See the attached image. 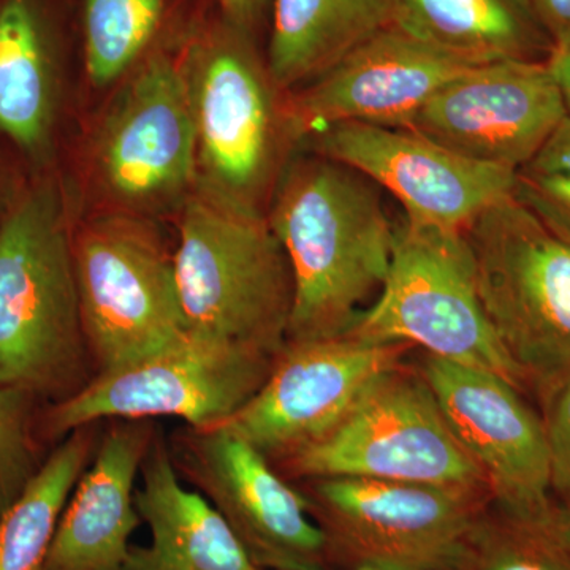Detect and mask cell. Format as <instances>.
<instances>
[{
	"label": "cell",
	"mask_w": 570,
	"mask_h": 570,
	"mask_svg": "<svg viewBox=\"0 0 570 570\" xmlns=\"http://www.w3.org/2000/svg\"><path fill=\"white\" fill-rule=\"evenodd\" d=\"M151 420H116L63 509L47 570H126L140 524L137 479L153 448Z\"/></svg>",
	"instance_id": "obj_18"
},
{
	"label": "cell",
	"mask_w": 570,
	"mask_h": 570,
	"mask_svg": "<svg viewBox=\"0 0 570 570\" xmlns=\"http://www.w3.org/2000/svg\"><path fill=\"white\" fill-rule=\"evenodd\" d=\"M223 17L250 37L261 31L272 0H214Z\"/></svg>",
	"instance_id": "obj_30"
},
{
	"label": "cell",
	"mask_w": 570,
	"mask_h": 570,
	"mask_svg": "<svg viewBox=\"0 0 570 570\" xmlns=\"http://www.w3.org/2000/svg\"><path fill=\"white\" fill-rule=\"evenodd\" d=\"M253 40L219 11L187 43L198 149L225 197L250 209L272 174L277 126L284 129Z\"/></svg>",
	"instance_id": "obj_10"
},
{
	"label": "cell",
	"mask_w": 570,
	"mask_h": 570,
	"mask_svg": "<svg viewBox=\"0 0 570 570\" xmlns=\"http://www.w3.org/2000/svg\"><path fill=\"white\" fill-rule=\"evenodd\" d=\"M186 0H77L85 69L92 85L107 86L154 52L174 50Z\"/></svg>",
	"instance_id": "obj_24"
},
{
	"label": "cell",
	"mask_w": 570,
	"mask_h": 570,
	"mask_svg": "<svg viewBox=\"0 0 570 570\" xmlns=\"http://www.w3.org/2000/svg\"><path fill=\"white\" fill-rule=\"evenodd\" d=\"M461 570H570V547L550 512L521 515L490 502L472 527Z\"/></svg>",
	"instance_id": "obj_25"
},
{
	"label": "cell",
	"mask_w": 570,
	"mask_h": 570,
	"mask_svg": "<svg viewBox=\"0 0 570 570\" xmlns=\"http://www.w3.org/2000/svg\"><path fill=\"white\" fill-rule=\"evenodd\" d=\"M417 370L485 475L491 502L521 515H547L553 502L549 441L521 390L490 371L428 354Z\"/></svg>",
	"instance_id": "obj_14"
},
{
	"label": "cell",
	"mask_w": 570,
	"mask_h": 570,
	"mask_svg": "<svg viewBox=\"0 0 570 570\" xmlns=\"http://www.w3.org/2000/svg\"><path fill=\"white\" fill-rule=\"evenodd\" d=\"M483 311L524 382L570 373V243L515 194L464 227Z\"/></svg>",
	"instance_id": "obj_4"
},
{
	"label": "cell",
	"mask_w": 570,
	"mask_h": 570,
	"mask_svg": "<svg viewBox=\"0 0 570 570\" xmlns=\"http://www.w3.org/2000/svg\"><path fill=\"white\" fill-rule=\"evenodd\" d=\"M409 348L347 335L287 343L253 400L220 428L269 461H283L330 433Z\"/></svg>",
	"instance_id": "obj_11"
},
{
	"label": "cell",
	"mask_w": 570,
	"mask_h": 570,
	"mask_svg": "<svg viewBox=\"0 0 570 570\" xmlns=\"http://www.w3.org/2000/svg\"><path fill=\"white\" fill-rule=\"evenodd\" d=\"M550 521L561 539L570 547V494L569 497H553Z\"/></svg>",
	"instance_id": "obj_33"
},
{
	"label": "cell",
	"mask_w": 570,
	"mask_h": 570,
	"mask_svg": "<svg viewBox=\"0 0 570 570\" xmlns=\"http://www.w3.org/2000/svg\"><path fill=\"white\" fill-rule=\"evenodd\" d=\"M91 426L67 434L0 515V570H47L63 509L97 450Z\"/></svg>",
	"instance_id": "obj_23"
},
{
	"label": "cell",
	"mask_w": 570,
	"mask_h": 570,
	"mask_svg": "<svg viewBox=\"0 0 570 570\" xmlns=\"http://www.w3.org/2000/svg\"><path fill=\"white\" fill-rule=\"evenodd\" d=\"M330 569L461 570L491 499L463 490L358 478L305 480Z\"/></svg>",
	"instance_id": "obj_7"
},
{
	"label": "cell",
	"mask_w": 570,
	"mask_h": 570,
	"mask_svg": "<svg viewBox=\"0 0 570 570\" xmlns=\"http://www.w3.org/2000/svg\"><path fill=\"white\" fill-rule=\"evenodd\" d=\"M175 468L167 445L154 439L135 494L151 543L130 551L126 570H265L212 502L179 482Z\"/></svg>",
	"instance_id": "obj_19"
},
{
	"label": "cell",
	"mask_w": 570,
	"mask_h": 570,
	"mask_svg": "<svg viewBox=\"0 0 570 570\" xmlns=\"http://www.w3.org/2000/svg\"><path fill=\"white\" fill-rule=\"evenodd\" d=\"M393 0H272L266 69L273 85H309L395 24Z\"/></svg>",
	"instance_id": "obj_20"
},
{
	"label": "cell",
	"mask_w": 570,
	"mask_h": 570,
	"mask_svg": "<svg viewBox=\"0 0 570 570\" xmlns=\"http://www.w3.org/2000/svg\"><path fill=\"white\" fill-rule=\"evenodd\" d=\"M184 471L265 570L330 569L328 543L303 490L225 428L183 439Z\"/></svg>",
	"instance_id": "obj_12"
},
{
	"label": "cell",
	"mask_w": 570,
	"mask_h": 570,
	"mask_svg": "<svg viewBox=\"0 0 570 570\" xmlns=\"http://www.w3.org/2000/svg\"><path fill=\"white\" fill-rule=\"evenodd\" d=\"M543 426L550 449L551 491L570 494V373L540 392Z\"/></svg>",
	"instance_id": "obj_27"
},
{
	"label": "cell",
	"mask_w": 570,
	"mask_h": 570,
	"mask_svg": "<svg viewBox=\"0 0 570 570\" xmlns=\"http://www.w3.org/2000/svg\"><path fill=\"white\" fill-rule=\"evenodd\" d=\"M287 478H358L463 490L491 499L417 370L379 374L330 433L279 461Z\"/></svg>",
	"instance_id": "obj_5"
},
{
	"label": "cell",
	"mask_w": 570,
	"mask_h": 570,
	"mask_svg": "<svg viewBox=\"0 0 570 570\" xmlns=\"http://www.w3.org/2000/svg\"><path fill=\"white\" fill-rule=\"evenodd\" d=\"M318 570H374L370 568H354V569H318Z\"/></svg>",
	"instance_id": "obj_34"
},
{
	"label": "cell",
	"mask_w": 570,
	"mask_h": 570,
	"mask_svg": "<svg viewBox=\"0 0 570 570\" xmlns=\"http://www.w3.org/2000/svg\"><path fill=\"white\" fill-rule=\"evenodd\" d=\"M33 397L21 389L0 387V515L21 497L41 466L31 433Z\"/></svg>",
	"instance_id": "obj_26"
},
{
	"label": "cell",
	"mask_w": 570,
	"mask_h": 570,
	"mask_svg": "<svg viewBox=\"0 0 570 570\" xmlns=\"http://www.w3.org/2000/svg\"><path fill=\"white\" fill-rule=\"evenodd\" d=\"M311 140L318 156L354 168L403 205L406 219L464 230L515 194L519 171L478 163L407 127L343 122Z\"/></svg>",
	"instance_id": "obj_13"
},
{
	"label": "cell",
	"mask_w": 570,
	"mask_h": 570,
	"mask_svg": "<svg viewBox=\"0 0 570 570\" xmlns=\"http://www.w3.org/2000/svg\"><path fill=\"white\" fill-rule=\"evenodd\" d=\"M471 67L395 22L291 96L285 137L305 140L343 122L409 127L439 88Z\"/></svg>",
	"instance_id": "obj_16"
},
{
	"label": "cell",
	"mask_w": 570,
	"mask_h": 570,
	"mask_svg": "<svg viewBox=\"0 0 570 570\" xmlns=\"http://www.w3.org/2000/svg\"><path fill=\"white\" fill-rule=\"evenodd\" d=\"M566 118L547 62L498 61L445 82L407 129L468 159L520 171Z\"/></svg>",
	"instance_id": "obj_15"
},
{
	"label": "cell",
	"mask_w": 570,
	"mask_h": 570,
	"mask_svg": "<svg viewBox=\"0 0 570 570\" xmlns=\"http://www.w3.org/2000/svg\"><path fill=\"white\" fill-rule=\"evenodd\" d=\"M515 197L570 243V178L520 170Z\"/></svg>",
	"instance_id": "obj_28"
},
{
	"label": "cell",
	"mask_w": 570,
	"mask_h": 570,
	"mask_svg": "<svg viewBox=\"0 0 570 570\" xmlns=\"http://www.w3.org/2000/svg\"><path fill=\"white\" fill-rule=\"evenodd\" d=\"M277 355L187 333L156 354L99 373L48 412L51 436L66 438L100 420L176 417L193 430L223 425L253 400Z\"/></svg>",
	"instance_id": "obj_8"
},
{
	"label": "cell",
	"mask_w": 570,
	"mask_h": 570,
	"mask_svg": "<svg viewBox=\"0 0 570 570\" xmlns=\"http://www.w3.org/2000/svg\"><path fill=\"white\" fill-rule=\"evenodd\" d=\"M55 47L48 0H0V130L28 151L47 140Z\"/></svg>",
	"instance_id": "obj_22"
},
{
	"label": "cell",
	"mask_w": 570,
	"mask_h": 570,
	"mask_svg": "<svg viewBox=\"0 0 570 570\" xmlns=\"http://www.w3.org/2000/svg\"><path fill=\"white\" fill-rule=\"evenodd\" d=\"M347 336L422 347L428 355L490 371L520 390L527 387L483 311L463 230L404 217L387 283Z\"/></svg>",
	"instance_id": "obj_6"
},
{
	"label": "cell",
	"mask_w": 570,
	"mask_h": 570,
	"mask_svg": "<svg viewBox=\"0 0 570 570\" xmlns=\"http://www.w3.org/2000/svg\"><path fill=\"white\" fill-rule=\"evenodd\" d=\"M396 24L471 66L547 62L554 41L528 0H393Z\"/></svg>",
	"instance_id": "obj_21"
},
{
	"label": "cell",
	"mask_w": 570,
	"mask_h": 570,
	"mask_svg": "<svg viewBox=\"0 0 570 570\" xmlns=\"http://www.w3.org/2000/svg\"><path fill=\"white\" fill-rule=\"evenodd\" d=\"M377 189L318 154L285 171L268 223L294 279L287 343L347 335L381 295L397 227Z\"/></svg>",
	"instance_id": "obj_1"
},
{
	"label": "cell",
	"mask_w": 570,
	"mask_h": 570,
	"mask_svg": "<svg viewBox=\"0 0 570 570\" xmlns=\"http://www.w3.org/2000/svg\"><path fill=\"white\" fill-rule=\"evenodd\" d=\"M187 332L279 355L287 344L294 279L272 225L232 198H195L174 255Z\"/></svg>",
	"instance_id": "obj_3"
},
{
	"label": "cell",
	"mask_w": 570,
	"mask_h": 570,
	"mask_svg": "<svg viewBox=\"0 0 570 570\" xmlns=\"http://www.w3.org/2000/svg\"><path fill=\"white\" fill-rule=\"evenodd\" d=\"M82 328L99 373L156 354L186 336L174 257L138 224L104 219L73 245Z\"/></svg>",
	"instance_id": "obj_9"
},
{
	"label": "cell",
	"mask_w": 570,
	"mask_h": 570,
	"mask_svg": "<svg viewBox=\"0 0 570 570\" xmlns=\"http://www.w3.org/2000/svg\"><path fill=\"white\" fill-rule=\"evenodd\" d=\"M523 170L531 174L570 178V118L560 124L534 160Z\"/></svg>",
	"instance_id": "obj_29"
},
{
	"label": "cell",
	"mask_w": 570,
	"mask_h": 570,
	"mask_svg": "<svg viewBox=\"0 0 570 570\" xmlns=\"http://www.w3.org/2000/svg\"><path fill=\"white\" fill-rule=\"evenodd\" d=\"M547 66H549L551 75H553L554 81L560 88L566 111H568L570 118V41L554 47Z\"/></svg>",
	"instance_id": "obj_32"
},
{
	"label": "cell",
	"mask_w": 570,
	"mask_h": 570,
	"mask_svg": "<svg viewBox=\"0 0 570 570\" xmlns=\"http://www.w3.org/2000/svg\"><path fill=\"white\" fill-rule=\"evenodd\" d=\"M554 47L570 41V0H528Z\"/></svg>",
	"instance_id": "obj_31"
},
{
	"label": "cell",
	"mask_w": 570,
	"mask_h": 570,
	"mask_svg": "<svg viewBox=\"0 0 570 570\" xmlns=\"http://www.w3.org/2000/svg\"><path fill=\"white\" fill-rule=\"evenodd\" d=\"M174 50L140 63L104 141V170L116 193L146 198L179 189L198 151L193 91Z\"/></svg>",
	"instance_id": "obj_17"
},
{
	"label": "cell",
	"mask_w": 570,
	"mask_h": 570,
	"mask_svg": "<svg viewBox=\"0 0 570 570\" xmlns=\"http://www.w3.org/2000/svg\"><path fill=\"white\" fill-rule=\"evenodd\" d=\"M88 352L73 246L41 187L0 225V387L70 396Z\"/></svg>",
	"instance_id": "obj_2"
}]
</instances>
